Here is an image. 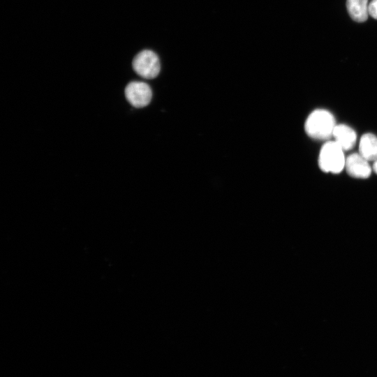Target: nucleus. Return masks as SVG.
<instances>
[{
	"mask_svg": "<svg viewBox=\"0 0 377 377\" xmlns=\"http://www.w3.org/2000/svg\"><path fill=\"white\" fill-rule=\"evenodd\" d=\"M336 121L334 115L324 109L313 110L307 117L304 130L311 138L327 140L333 137Z\"/></svg>",
	"mask_w": 377,
	"mask_h": 377,
	"instance_id": "obj_1",
	"label": "nucleus"
},
{
	"mask_svg": "<svg viewBox=\"0 0 377 377\" xmlns=\"http://www.w3.org/2000/svg\"><path fill=\"white\" fill-rule=\"evenodd\" d=\"M345 162L343 150L335 141L329 140L322 146L318 165L323 172L339 173L345 168Z\"/></svg>",
	"mask_w": 377,
	"mask_h": 377,
	"instance_id": "obj_2",
	"label": "nucleus"
},
{
	"mask_svg": "<svg viewBox=\"0 0 377 377\" xmlns=\"http://www.w3.org/2000/svg\"><path fill=\"white\" fill-rule=\"evenodd\" d=\"M133 68L140 77L146 79L156 77L161 70L160 60L151 50L140 52L133 60Z\"/></svg>",
	"mask_w": 377,
	"mask_h": 377,
	"instance_id": "obj_3",
	"label": "nucleus"
},
{
	"mask_svg": "<svg viewBox=\"0 0 377 377\" xmlns=\"http://www.w3.org/2000/svg\"><path fill=\"white\" fill-rule=\"evenodd\" d=\"M124 94L128 102L137 108L147 106L152 97V91L149 85L140 81L128 83L125 88Z\"/></svg>",
	"mask_w": 377,
	"mask_h": 377,
	"instance_id": "obj_4",
	"label": "nucleus"
},
{
	"mask_svg": "<svg viewBox=\"0 0 377 377\" xmlns=\"http://www.w3.org/2000/svg\"><path fill=\"white\" fill-rule=\"evenodd\" d=\"M345 168L348 174L355 178L366 179L371 173L369 161L359 153L350 154L346 158Z\"/></svg>",
	"mask_w": 377,
	"mask_h": 377,
	"instance_id": "obj_5",
	"label": "nucleus"
},
{
	"mask_svg": "<svg viewBox=\"0 0 377 377\" xmlns=\"http://www.w3.org/2000/svg\"><path fill=\"white\" fill-rule=\"evenodd\" d=\"M333 137L335 142L342 148L343 151H348L353 149L357 140L355 131L350 126L345 124L336 125Z\"/></svg>",
	"mask_w": 377,
	"mask_h": 377,
	"instance_id": "obj_6",
	"label": "nucleus"
},
{
	"mask_svg": "<svg viewBox=\"0 0 377 377\" xmlns=\"http://www.w3.org/2000/svg\"><path fill=\"white\" fill-rule=\"evenodd\" d=\"M359 154L368 161L377 160V137L374 134L365 133L361 137Z\"/></svg>",
	"mask_w": 377,
	"mask_h": 377,
	"instance_id": "obj_7",
	"label": "nucleus"
},
{
	"mask_svg": "<svg viewBox=\"0 0 377 377\" xmlns=\"http://www.w3.org/2000/svg\"><path fill=\"white\" fill-rule=\"evenodd\" d=\"M369 0H347L346 8L350 17L355 22H363L369 16Z\"/></svg>",
	"mask_w": 377,
	"mask_h": 377,
	"instance_id": "obj_8",
	"label": "nucleus"
},
{
	"mask_svg": "<svg viewBox=\"0 0 377 377\" xmlns=\"http://www.w3.org/2000/svg\"><path fill=\"white\" fill-rule=\"evenodd\" d=\"M369 15L377 20V0H372L369 3Z\"/></svg>",
	"mask_w": 377,
	"mask_h": 377,
	"instance_id": "obj_9",
	"label": "nucleus"
},
{
	"mask_svg": "<svg viewBox=\"0 0 377 377\" xmlns=\"http://www.w3.org/2000/svg\"><path fill=\"white\" fill-rule=\"evenodd\" d=\"M373 170L377 174V160L373 164Z\"/></svg>",
	"mask_w": 377,
	"mask_h": 377,
	"instance_id": "obj_10",
	"label": "nucleus"
}]
</instances>
